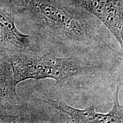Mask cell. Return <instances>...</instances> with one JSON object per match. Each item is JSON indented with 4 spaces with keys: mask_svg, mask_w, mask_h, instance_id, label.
Masks as SVG:
<instances>
[{
    "mask_svg": "<svg viewBox=\"0 0 123 123\" xmlns=\"http://www.w3.org/2000/svg\"><path fill=\"white\" fill-rule=\"evenodd\" d=\"M9 53L0 48V123H16L30 115L29 104L18 96Z\"/></svg>",
    "mask_w": 123,
    "mask_h": 123,
    "instance_id": "3",
    "label": "cell"
},
{
    "mask_svg": "<svg viewBox=\"0 0 123 123\" xmlns=\"http://www.w3.org/2000/svg\"><path fill=\"white\" fill-rule=\"evenodd\" d=\"M119 86H117L113 98V107L112 110L106 114L96 112L95 106L93 105L86 108L84 110H79L70 106L61 99L54 100L47 97H43L41 99V101L70 116L73 123H123V105H121L119 103Z\"/></svg>",
    "mask_w": 123,
    "mask_h": 123,
    "instance_id": "5",
    "label": "cell"
},
{
    "mask_svg": "<svg viewBox=\"0 0 123 123\" xmlns=\"http://www.w3.org/2000/svg\"><path fill=\"white\" fill-rule=\"evenodd\" d=\"M15 15L0 6V48L8 53L39 51L33 36L17 28Z\"/></svg>",
    "mask_w": 123,
    "mask_h": 123,
    "instance_id": "6",
    "label": "cell"
},
{
    "mask_svg": "<svg viewBox=\"0 0 123 123\" xmlns=\"http://www.w3.org/2000/svg\"><path fill=\"white\" fill-rule=\"evenodd\" d=\"M15 83L28 79L50 78L61 83L77 75L94 73L105 65L93 55L60 57L49 51H36L9 53Z\"/></svg>",
    "mask_w": 123,
    "mask_h": 123,
    "instance_id": "2",
    "label": "cell"
},
{
    "mask_svg": "<svg viewBox=\"0 0 123 123\" xmlns=\"http://www.w3.org/2000/svg\"><path fill=\"white\" fill-rule=\"evenodd\" d=\"M24 13L39 50L43 44L44 51L64 55L115 51L103 38L99 20L85 10L59 0H31Z\"/></svg>",
    "mask_w": 123,
    "mask_h": 123,
    "instance_id": "1",
    "label": "cell"
},
{
    "mask_svg": "<svg viewBox=\"0 0 123 123\" xmlns=\"http://www.w3.org/2000/svg\"><path fill=\"white\" fill-rule=\"evenodd\" d=\"M31 0H0V6L16 15L24 13Z\"/></svg>",
    "mask_w": 123,
    "mask_h": 123,
    "instance_id": "7",
    "label": "cell"
},
{
    "mask_svg": "<svg viewBox=\"0 0 123 123\" xmlns=\"http://www.w3.org/2000/svg\"><path fill=\"white\" fill-rule=\"evenodd\" d=\"M85 10L106 26L123 47V0H59Z\"/></svg>",
    "mask_w": 123,
    "mask_h": 123,
    "instance_id": "4",
    "label": "cell"
}]
</instances>
